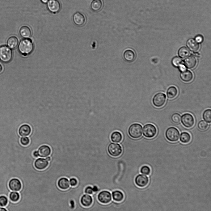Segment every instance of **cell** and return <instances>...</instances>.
Here are the masks:
<instances>
[{
	"label": "cell",
	"mask_w": 211,
	"mask_h": 211,
	"mask_svg": "<svg viewBox=\"0 0 211 211\" xmlns=\"http://www.w3.org/2000/svg\"><path fill=\"white\" fill-rule=\"evenodd\" d=\"M191 136L188 132H184L180 134V141L182 143L187 144L189 143L191 140Z\"/></svg>",
	"instance_id": "27"
},
{
	"label": "cell",
	"mask_w": 211,
	"mask_h": 211,
	"mask_svg": "<svg viewBox=\"0 0 211 211\" xmlns=\"http://www.w3.org/2000/svg\"><path fill=\"white\" fill-rule=\"evenodd\" d=\"M203 118L207 122L211 123V110L210 109H207L204 111L203 114Z\"/></svg>",
	"instance_id": "32"
},
{
	"label": "cell",
	"mask_w": 211,
	"mask_h": 211,
	"mask_svg": "<svg viewBox=\"0 0 211 211\" xmlns=\"http://www.w3.org/2000/svg\"><path fill=\"white\" fill-rule=\"evenodd\" d=\"M80 202L83 206L88 207L92 204V199L91 196L87 194H84L81 198Z\"/></svg>",
	"instance_id": "24"
},
{
	"label": "cell",
	"mask_w": 211,
	"mask_h": 211,
	"mask_svg": "<svg viewBox=\"0 0 211 211\" xmlns=\"http://www.w3.org/2000/svg\"><path fill=\"white\" fill-rule=\"evenodd\" d=\"M179 69L182 72L186 70V68L185 66L182 64H181L179 66Z\"/></svg>",
	"instance_id": "42"
},
{
	"label": "cell",
	"mask_w": 211,
	"mask_h": 211,
	"mask_svg": "<svg viewBox=\"0 0 211 211\" xmlns=\"http://www.w3.org/2000/svg\"><path fill=\"white\" fill-rule=\"evenodd\" d=\"M93 192V188L91 186H88L85 189V192L86 194H91Z\"/></svg>",
	"instance_id": "40"
},
{
	"label": "cell",
	"mask_w": 211,
	"mask_h": 211,
	"mask_svg": "<svg viewBox=\"0 0 211 211\" xmlns=\"http://www.w3.org/2000/svg\"><path fill=\"white\" fill-rule=\"evenodd\" d=\"M171 121L175 124L179 123L181 120L180 115L178 113H174L171 116Z\"/></svg>",
	"instance_id": "33"
},
{
	"label": "cell",
	"mask_w": 211,
	"mask_h": 211,
	"mask_svg": "<svg viewBox=\"0 0 211 211\" xmlns=\"http://www.w3.org/2000/svg\"><path fill=\"white\" fill-rule=\"evenodd\" d=\"M32 154L33 156L35 158H37L39 157L38 153L37 150L34 151L32 153Z\"/></svg>",
	"instance_id": "43"
},
{
	"label": "cell",
	"mask_w": 211,
	"mask_h": 211,
	"mask_svg": "<svg viewBox=\"0 0 211 211\" xmlns=\"http://www.w3.org/2000/svg\"><path fill=\"white\" fill-rule=\"evenodd\" d=\"M41 1L44 3H46L48 2L49 0H40Z\"/></svg>",
	"instance_id": "48"
},
{
	"label": "cell",
	"mask_w": 211,
	"mask_h": 211,
	"mask_svg": "<svg viewBox=\"0 0 211 211\" xmlns=\"http://www.w3.org/2000/svg\"><path fill=\"white\" fill-rule=\"evenodd\" d=\"M122 136L121 133L118 131L113 132L111 136L112 141L115 142H119L122 140Z\"/></svg>",
	"instance_id": "28"
},
{
	"label": "cell",
	"mask_w": 211,
	"mask_h": 211,
	"mask_svg": "<svg viewBox=\"0 0 211 211\" xmlns=\"http://www.w3.org/2000/svg\"><path fill=\"white\" fill-rule=\"evenodd\" d=\"M182 63V59L179 57H175L173 58L172 61V64L175 67L179 66Z\"/></svg>",
	"instance_id": "37"
},
{
	"label": "cell",
	"mask_w": 211,
	"mask_h": 211,
	"mask_svg": "<svg viewBox=\"0 0 211 211\" xmlns=\"http://www.w3.org/2000/svg\"><path fill=\"white\" fill-rule=\"evenodd\" d=\"M47 7L50 12L55 13L60 11L61 4L58 0H49L47 2Z\"/></svg>",
	"instance_id": "9"
},
{
	"label": "cell",
	"mask_w": 211,
	"mask_h": 211,
	"mask_svg": "<svg viewBox=\"0 0 211 211\" xmlns=\"http://www.w3.org/2000/svg\"><path fill=\"white\" fill-rule=\"evenodd\" d=\"M8 187L12 191H19L22 188V184L19 179L16 178H13L9 181Z\"/></svg>",
	"instance_id": "10"
},
{
	"label": "cell",
	"mask_w": 211,
	"mask_h": 211,
	"mask_svg": "<svg viewBox=\"0 0 211 211\" xmlns=\"http://www.w3.org/2000/svg\"><path fill=\"white\" fill-rule=\"evenodd\" d=\"M73 20L74 23L77 26H81L84 24L86 22L85 16L82 13L77 12L73 16Z\"/></svg>",
	"instance_id": "11"
},
{
	"label": "cell",
	"mask_w": 211,
	"mask_h": 211,
	"mask_svg": "<svg viewBox=\"0 0 211 211\" xmlns=\"http://www.w3.org/2000/svg\"><path fill=\"white\" fill-rule=\"evenodd\" d=\"M157 129L155 126L151 124L145 125L143 129L144 136L148 138H151L154 137L156 134Z\"/></svg>",
	"instance_id": "6"
},
{
	"label": "cell",
	"mask_w": 211,
	"mask_h": 211,
	"mask_svg": "<svg viewBox=\"0 0 211 211\" xmlns=\"http://www.w3.org/2000/svg\"><path fill=\"white\" fill-rule=\"evenodd\" d=\"M166 100V95L161 92L156 94L153 97L152 103L156 107L159 108L163 106Z\"/></svg>",
	"instance_id": "5"
},
{
	"label": "cell",
	"mask_w": 211,
	"mask_h": 211,
	"mask_svg": "<svg viewBox=\"0 0 211 211\" xmlns=\"http://www.w3.org/2000/svg\"><path fill=\"white\" fill-rule=\"evenodd\" d=\"M180 133L176 128L171 127L168 128L165 132V136L167 139L171 142L177 141L179 139Z\"/></svg>",
	"instance_id": "4"
},
{
	"label": "cell",
	"mask_w": 211,
	"mask_h": 211,
	"mask_svg": "<svg viewBox=\"0 0 211 211\" xmlns=\"http://www.w3.org/2000/svg\"><path fill=\"white\" fill-rule=\"evenodd\" d=\"M45 158L49 162H50L51 159V157L49 156L46 157Z\"/></svg>",
	"instance_id": "46"
},
{
	"label": "cell",
	"mask_w": 211,
	"mask_h": 211,
	"mask_svg": "<svg viewBox=\"0 0 211 211\" xmlns=\"http://www.w3.org/2000/svg\"><path fill=\"white\" fill-rule=\"evenodd\" d=\"M8 203L7 197L4 195L0 196V207H4L7 205Z\"/></svg>",
	"instance_id": "35"
},
{
	"label": "cell",
	"mask_w": 211,
	"mask_h": 211,
	"mask_svg": "<svg viewBox=\"0 0 211 211\" xmlns=\"http://www.w3.org/2000/svg\"><path fill=\"white\" fill-rule=\"evenodd\" d=\"M187 45L190 50L193 52L198 50L200 46L198 43L193 39L188 40L187 42Z\"/></svg>",
	"instance_id": "23"
},
{
	"label": "cell",
	"mask_w": 211,
	"mask_h": 211,
	"mask_svg": "<svg viewBox=\"0 0 211 211\" xmlns=\"http://www.w3.org/2000/svg\"><path fill=\"white\" fill-rule=\"evenodd\" d=\"M57 185L60 189L65 190L70 187V185L68 179L63 177L59 179L57 182Z\"/></svg>",
	"instance_id": "17"
},
{
	"label": "cell",
	"mask_w": 211,
	"mask_h": 211,
	"mask_svg": "<svg viewBox=\"0 0 211 211\" xmlns=\"http://www.w3.org/2000/svg\"><path fill=\"white\" fill-rule=\"evenodd\" d=\"M31 128L30 126L27 124L21 125L19 128V133L22 137L28 136L31 133Z\"/></svg>",
	"instance_id": "19"
},
{
	"label": "cell",
	"mask_w": 211,
	"mask_h": 211,
	"mask_svg": "<svg viewBox=\"0 0 211 211\" xmlns=\"http://www.w3.org/2000/svg\"><path fill=\"white\" fill-rule=\"evenodd\" d=\"M194 55L196 57H199L200 56V55L199 53H193Z\"/></svg>",
	"instance_id": "47"
},
{
	"label": "cell",
	"mask_w": 211,
	"mask_h": 211,
	"mask_svg": "<svg viewBox=\"0 0 211 211\" xmlns=\"http://www.w3.org/2000/svg\"><path fill=\"white\" fill-rule=\"evenodd\" d=\"M34 165L36 169L42 170L48 167L49 165V162L46 158H39L36 159Z\"/></svg>",
	"instance_id": "12"
},
{
	"label": "cell",
	"mask_w": 211,
	"mask_h": 211,
	"mask_svg": "<svg viewBox=\"0 0 211 211\" xmlns=\"http://www.w3.org/2000/svg\"><path fill=\"white\" fill-rule=\"evenodd\" d=\"M39 156L46 158L50 155L52 150L51 148L47 145H42L38 149Z\"/></svg>",
	"instance_id": "15"
},
{
	"label": "cell",
	"mask_w": 211,
	"mask_h": 211,
	"mask_svg": "<svg viewBox=\"0 0 211 211\" xmlns=\"http://www.w3.org/2000/svg\"><path fill=\"white\" fill-rule=\"evenodd\" d=\"M3 70V67L2 65L0 64V73L2 72Z\"/></svg>",
	"instance_id": "49"
},
{
	"label": "cell",
	"mask_w": 211,
	"mask_h": 211,
	"mask_svg": "<svg viewBox=\"0 0 211 211\" xmlns=\"http://www.w3.org/2000/svg\"><path fill=\"white\" fill-rule=\"evenodd\" d=\"M182 124L187 128H191L194 125L195 120L193 116L190 113H185L181 116Z\"/></svg>",
	"instance_id": "7"
},
{
	"label": "cell",
	"mask_w": 211,
	"mask_h": 211,
	"mask_svg": "<svg viewBox=\"0 0 211 211\" xmlns=\"http://www.w3.org/2000/svg\"><path fill=\"white\" fill-rule=\"evenodd\" d=\"M140 172L142 174L145 175H149L151 172L150 167L148 166L145 165L141 167L140 169Z\"/></svg>",
	"instance_id": "36"
},
{
	"label": "cell",
	"mask_w": 211,
	"mask_h": 211,
	"mask_svg": "<svg viewBox=\"0 0 211 211\" xmlns=\"http://www.w3.org/2000/svg\"><path fill=\"white\" fill-rule=\"evenodd\" d=\"M142 127L138 123H134L131 124L128 129V133L132 138L137 139L140 138L142 135Z\"/></svg>",
	"instance_id": "3"
},
{
	"label": "cell",
	"mask_w": 211,
	"mask_h": 211,
	"mask_svg": "<svg viewBox=\"0 0 211 211\" xmlns=\"http://www.w3.org/2000/svg\"><path fill=\"white\" fill-rule=\"evenodd\" d=\"M166 94L168 99H173L177 96L178 94V90L175 87L171 86L168 88Z\"/></svg>",
	"instance_id": "25"
},
{
	"label": "cell",
	"mask_w": 211,
	"mask_h": 211,
	"mask_svg": "<svg viewBox=\"0 0 211 211\" xmlns=\"http://www.w3.org/2000/svg\"><path fill=\"white\" fill-rule=\"evenodd\" d=\"M180 76L181 79L185 82H190L193 78L192 73L190 71L187 70L182 71L181 73Z\"/></svg>",
	"instance_id": "20"
},
{
	"label": "cell",
	"mask_w": 211,
	"mask_h": 211,
	"mask_svg": "<svg viewBox=\"0 0 211 211\" xmlns=\"http://www.w3.org/2000/svg\"><path fill=\"white\" fill-rule=\"evenodd\" d=\"M189 54L190 51L189 50L185 47H181L178 51L179 55L182 58H184L187 57Z\"/></svg>",
	"instance_id": "30"
},
{
	"label": "cell",
	"mask_w": 211,
	"mask_h": 211,
	"mask_svg": "<svg viewBox=\"0 0 211 211\" xmlns=\"http://www.w3.org/2000/svg\"><path fill=\"white\" fill-rule=\"evenodd\" d=\"M208 124L204 120H201L200 121L198 124V128L202 131L206 130L208 128Z\"/></svg>",
	"instance_id": "34"
},
{
	"label": "cell",
	"mask_w": 211,
	"mask_h": 211,
	"mask_svg": "<svg viewBox=\"0 0 211 211\" xmlns=\"http://www.w3.org/2000/svg\"><path fill=\"white\" fill-rule=\"evenodd\" d=\"M20 141L21 145L26 146L29 144L30 141L28 137L25 136L21 137Z\"/></svg>",
	"instance_id": "38"
},
{
	"label": "cell",
	"mask_w": 211,
	"mask_h": 211,
	"mask_svg": "<svg viewBox=\"0 0 211 211\" xmlns=\"http://www.w3.org/2000/svg\"><path fill=\"white\" fill-rule=\"evenodd\" d=\"M7 210L4 208L0 207V211H7Z\"/></svg>",
	"instance_id": "45"
},
{
	"label": "cell",
	"mask_w": 211,
	"mask_h": 211,
	"mask_svg": "<svg viewBox=\"0 0 211 211\" xmlns=\"http://www.w3.org/2000/svg\"><path fill=\"white\" fill-rule=\"evenodd\" d=\"M184 63L188 68L192 69L196 65V60L194 56H191L185 59Z\"/></svg>",
	"instance_id": "21"
},
{
	"label": "cell",
	"mask_w": 211,
	"mask_h": 211,
	"mask_svg": "<svg viewBox=\"0 0 211 211\" xmlns=\"http://www.w3.org/2000/svg\"><path fill=\"white\" fill-rule=\"evenodd\" d=\"M103 6V2L101 0H94L90 5V7L94 11H98L100 10Z\"/></svg>",
	"instance_id": "26"
},
{
	"label": "cell",
	"mask_w": 211,
	"mask_h": 211,
	"mask_svg": "<svg viewBox=\"0 0 211 211\" xmlns=\"http://www.w3.org/2000/svg\"><path fill=\"white\" fill-rule=\"evenodd\" d=\"M98 199L101 203L107 204L111 200V195L110 193L108 191H102L98 194Z\"/></svg>",
	"instance_id": "14"
},
{
	"label": "cell",
	"mask_w": 211,
	"mask_h": 211,
	"mask_svg": "<svg viewBox=\"0 0 211 211\" xmlns=\"http://www.w3.org/2000/svg\"><path fill=\"white\" fill-rule=\"evenodd\" d=\"M69 182L70 185L72 187L75 186L78 184V180L77 179L74 177H72L69 179Z\"/></svg>",
	"instance_id": "39"
},
{
	"label": "cell",
	"mask_w": 211,
	"mask_h": 211,
	"mask_svg": "<svg viewBox=\"0 0 211 211\" xmlns=\"http://www.w3.org/2000/svg\"><path fill=\"white\" fill-rule=\"evenodd\" d=\"M19 33L20 36L24 38H29L32 34L31 28L28 26H23L19 30Z\"/></svg>",
	"instance_id": "18"
},
{
	"label": "cell",
	"mask_w": 211,
	"mask_h": 211,
	"mask_svg": "<svg viewBox=\"0 0 211 211\" xmlns=\"http://www.w3.org/2000/svg\"><path fill=\"white\" fill-rule=\"evenodd\" d=\"M108 150L109 154L113 157L120 155L122 152L121 146L118 144L111 143L108 146Z\"/></svg>",
	"instance_id": "8"
},
{
	"label": "cell",
	"mask_w": 211,
	"mask_h": 211,
	"mask_svg": "<svg viewBox=\"0 0 211 211\" xmlns=\"http://www.w3.org/2000/svg\"><path fill=\"white\" fill-rule=\"evenodd\" d=\"M112 196L113 199L117 201H121L124 198L123 193L121 191L118 190L113 191L112 193Z\"/></svg>",
	"instance_id": "29"
},
{
	"label": "cell",
	"mask_w": 211,
	"mask_h": 211,
	"mask_svg": "<svg viewBox=\"0 0 211 211\" xmlns=\"http://www.w3.org/2000/svg\"><path fill=\"white\" fill-rule=\"evenodd\" d=\"M19 40L15 36H12L9 37L6 42L7 46L11 49L15 48L18 45Z\"/></svg>",
	"instance_id": "22"
},
{
	"label": "cell",
	"mask_w": 211,
	"mask_h": 211,
	"mask_svg": "<svg viewBox=\"0 0 211 211\" xmlns=\"http://www.w3.org/2000/svg\"><path fill=\"white\" fill-rule=\"evenodd\" d=\"M195 40L198 43H201L203 40V36L200 35H198L195 38Z\"/></svg>",
	"instance_id": "41"
},
{
	"label": "cell",
	"mask_w": 211,
	"mask_h": 211,
	"mask_svg": "<svg viewBox=\"0 0 211 211\" xmlns=\"http://www.w3.org/2000/svg\"><path fill=\"white\" fill-rule=\"evenodd\" d=\"M123 58L124 60L128 62H132L136 58V55L134 52L130 49H127L123 53Z\"/></svg>",
	"instance_id": "16"
},
{
	"label": "cell",
	"mask_w": 211,
	"mask_h": 211,
	"mask_svg": "<svg viewBox=\"0 0 211 211\" xmlns=\"http://www.w3.org/2000/svg\"><path fill=\"white\" fill-rule=\"evenodd\" d=\"M9 198L11 201L16 202L20 200V195L17 192H11L9 194Z\"/></svg>",
	"instance_id": "31"
},
{
	"label": "cell",
	"mask_w": 211,
	"mask_h": 211,
	"mask_svg": "<svg viewBox=\"0 0 211 211\" xmlns=\"http://www.w3.org/2000/svg\"><path fill=\"white\" fill-rule=\"evenodd\" d=\"M18 50L23 56H26L30 54L34 49V45L32 40L29 38L22 40L18 45Z\"/></svg>",
	"instance_id": "1"
},
{
	"label": "cell",
	"mask_w": 211,
	"mask_h": 211,
	"mask_svg": "<svg viewBox=\"0 0 211 211\" xmlns=\"http://www.w3.org/2000/svg\"><path fill=\"white\" fill-rule=\"evenodd\" d=\"M93 188L94 192H96L98 190V188L96 186H94Z\"/></svg>",
	"instance_id": "44"
},
{
	"label": "cell",
	"mask_w": 211,
	"mask_h": 211,
	"mask_svg": "<svg viewBox=\"0 0 211 211\" xmlns=\"http://www.w3.org/2000/svg\"><path fill=\"white\" fill-rule=\"evenodd\" d=\"M135 181L136 184L138 187H144L148 184L149 179L147 176L143 174H139L136 176Z\"/></svg>",
	"instance_id": "13"
},
{
	"label": "cell",
	"mask_w": 211,
	"mask_h": 211,
	"mask_svg": "<svg viewBox=\"0 0 211 211\" xmlns=\"http://www.w3.org/2000/svg\"><path fill=\"white\" fill-rule=\"evenodd\" d=\"M13 57L12 51L10 48L6 45L0 46V60L4 63L10 62Z\"/></svg>",
	"instance_id": "2"
}]
</instances>
